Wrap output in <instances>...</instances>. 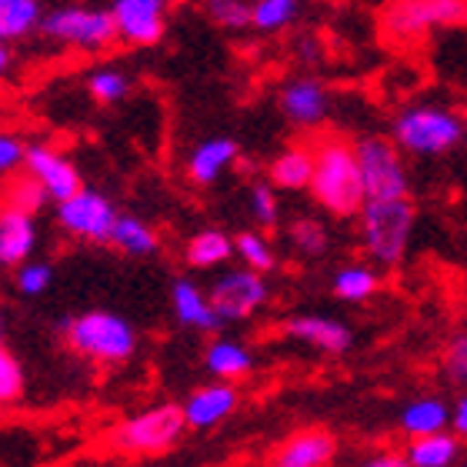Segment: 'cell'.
Wrapping results in <instances>:
<instances>
[{"label": "cell", "instance_id": "cell-42", "mask_svg": "<svg viewBox=\"0 0 467 467\" xmlns=\"http://www.w3.org/2000/svg\"><path fill=\"white\" fill-rule=\"evenodd\" d=\"M464 130H467V114H464Z\"/></svg>", "mask_w": 467, "mask_h": 467}, {"label": "cell", "instance_id": "cell-43", "mask_svg": "<svg viewBox=\"0 0 467 467\" xmlns=\"http://www.w3.org/2000/svg\"><path fill=\"white\" fill-rule=\"evenodd\" d=\"M458 467H467V464H458Z\"/></svg>", "mask_w": 467, "mask_h": 467}, {"label": "cell", "instance_id": "cell-18", "mask_svg": "<svg viewBox=\"0 0 467 467\" xmlns=\"http://www.w3.org/2000/svg\"><path fill=\"white\" fill-rule=\"evenodd\" d=\"M241 157V144L234 137H207L187 157V177L201 187H211L227 174V167Z\"/></svg>", "mask_w": 467, "mask_h": 467}, {"label": "cell", "instance_id": "cell-30", "mask_svg": "<svg viewBox=\"0 0 467 467\" xmlns=\"http://www.w3.org/2000/svg\"><path fill=\"white\" fill-rule=\"evenodd\" d=\"M287 241L297 254L304 257H321L327 251V244H331V234H327V224L317 221V217H294L291 227H287Z\"/></svg>", "mask_w": 467, "mask_h": 467}, {"label": "cell", "instance_id": "cell-1", "mask_svg": "<svg viewBox=\"0 0 467 467\" xmlns=\"http://www.w3.org/2000/svg\"><path fill=\"white\" fill-rule=\"evenodd\" d=\"M311 197L331 217H358L368 204L354 140L344 134H324L314 140Z\"/></svg>", "mask_w": 467, "mask_h": 467}, {"label": "cell", "instance_id": "cell-10", "mask_svg": "<svg viewBox=\"0 0 467 467\" xmlns=\"http://www.w3.org/2000/svg\"><path fill=\"white\" fill-rule=\"evenodd\" d=\"M117 207L110 204L108 194L84 187L78 197L57 204V224L64 234L88 244H110V234L117 224Z\"/></svg>", "mask_w": 467, "mask_h": 467}, {"label": "cell", "instance_id": "cell-12", "mask_svg": "<svg viewBox=\"0 0 467 467\" xmlns=\"http://www.w3.org/2000/svg\"><path fill=\"white\" fill-rule=\"evenodd\" d=\"M110 14H114L120 44H130V47H154L167 34L164 0H117Z\"/></svg>", "mask_w": 467, "mask_h": 467}, {"label": "cell", "instance_id": "cell-8", "mask_svg": "<svg viewBox=\"0 0 467 467\" xmlns=\"http://www.w3.org/2000/svg\"><path fill=\"white\" fill-rule=\"evenodd\" d=\"M380 20L388 37L410 40L434 27L467 24V4L464 0H404V4H390Z\"/></svg>", "mask_w": 467, "mask_h": 467}, {"label": "cell", "instance_id": "cell-13", "mask_svg": "<svg viewBox=\"0 0 467 467\" xmlns=\"http://www.w3.org/2000/svg\"><path fill=\"white\" fill-rule=\"evenodd\" d=\"M281 114L294 127L317 130L331 114V90L321 78H291L281 88Z\"/></svg>", "mask_w": 467, "mask_h": 467}, {"label": "cell", "instance_id": "cell-21", "mask_svg": "<svg viewBox=\"0 0 467 467\" xmlns=\"http://www.w3.org/2000/svg\"><path fill=\"white\" fill-rule=\"evenodd\" d=\"M448 428H451V408L448 400L441 398H414L400 410V431L410 441L434 438V434H444Z\"/></svg>", "mask_w": 467, "mask_h": 467}, {"label": "cell", "instance_id": "cell-37", "mask_svg": "<svg viewBox=\"0 0 467 467\" xmlns=\"http://www.w3.org/2000/svg\"><path fill=\"white\" fill-rule=\"evenodd\" d=\"M441 368H444V378L451 384H467V334L451 337L448 348H444V358H441Z\"/></svg>", "mask_w": 467, "mask_h": 467}, {"label": "cell", "instance_id": "cell-2", "mask_svg": "<svg viewBox=\"0 0 467 467\" xmlns=\"http://www.w3.org/2000/svg\"><path fill=\"white\" fill-rule=\"evenodd\" d=\"M464 114L444 104H410L390 120V140L398 144L400 154L410 157L451 154L464 140Z\"/></svg>", "mask_w": 467, "mask_h": 467}, {"label": "cell", "instance_id": "cell-15", "mask_svg": "<svg viewBox=\"0 0 467 467\" xmlns=\"http://www.w3.org/2000/svg\"><path fill=\"white\" fill-rule=\"evenodd\" d=\"M241 404V390L234 384H204L187 394V400L181 404L184 408V420L191 431H211L217 424H224L234 410Z\"/></svg>", "mask_w": 467, "mask_h": 467}, {"label": "cell", "instance_id": "cell-22", "mask_svg": "<svg viewBox=\"0 0 467 467\" xmlns=\"http://www.w3.org/2000/svg\"><path fill=\"white\" fill-rule=\"evenodd\" d=\"M204 368L214 374L221 384H231V380L247 378L254 370V354L244 348L241 341H231V337H217V341L207 344L204 350Z\"/></svg>", "mask_w": 467, "mask_h": 467}, {"label": "cell", "instance_id": "cell-17", "mask_svg": "<svg viewBox=\"0 0 467 467\" xmlns=\"http://www.w3.org/2000/svg\"><path fill=\"white\" fill-rule=\"evenodd\" d=\"M171 304H174L177 324H184L197 334H214L221 331V317L211 307V297L201 284H194L191 277H177L171 287Z\"/></svg>", "mask_w": 467, "mask_h": 467}, {"label": "cell", "instance_id": "cell-36", "mask_svg": "<svg viewBox=\"0 0 467 467\" xmlns=\"http://www.w3.org/2000/svg\"><path fill=\"white\" fill-rule=\"evenodd\" d=\"M204 10H207V17L224 30L251 27V4H244V0H211Z\"/></svg>", "mask_w": 467, "mask_h": 467}, {"label": "cell", "instance_id": "cell-19", "mask_svg": "<svg viewBox=\"0 0 467 467\" xmlns=\"http://www.w3.org/2000/svg\"><path fill=\"white\" fill-rule=\"evenodd\" d=\"M34 251H37V224H34V217L0 207V267L17 271V267H24L30 261Z\"/></svg>", "mask_w": 467, "mask_h": 467}, {"label": "cell", "instance_id": "cell-38", "mask_svg": "<svg viewBox=\"0 0 467 467\" xmlns=\"http://www.w3.org/2000/svg\"><path fill=\"white\" fill-rule=\"evenodd\" d=\"M27 140L10 130H0V174H17V167L27 164Z\"/></svg>", "mask_w": 467, "mask_h": 467}, {"label": "cell", "instance_id": "cell-7", "mask_svg": "<svg viewBox=\"0 0 467 467\" xmlns=\"http://www.w3.org/2000/svg\"><path fill=\"white\" fill-rule=\"evenodd\" d=\"M40 34L50 40H57L64 47H78L88 50V54H100V50H110L117 44V24L114 14L104 7H54L44 14V24H40Z\"/></svg>", "mask_w": 467, "mask_h": 467}, {"label": "cell", "instance_id": "cell-23", "mask_svg": "<svg viewBox=\"0 0 467 467\" xmlns=\"http://www.w3.org/2000/svg\"><path fill=\"white\" fill-rule=\"evenodd\" d=\"M234 257V237L221 227H207V231H197L191 241L184 244V261L187 267L194 271H214V267H224Z\"/></svg>", "mask_w": 467, "mask_h": 467}, {"label": "cell", "instance_id": "cell-11", "mask_svg": "<svg viewBox=\"0 0 467 467\" xmlns=\"http://www.w3.org/2000/svg\"><path fill=\"white\" fill-rule=\"evenodd\" d=\"M24 171H27V174L47 191L50 201H57V204H64V201H70V197H78L80 191H84L78 164L50 144H30Z\"/></svg>", "mask_w": 467, "mask_h": 467}, {"label": "cell", "instance_id": "cell-26", "mask_svg": "<svg viewBox=\"0 0 467 467\" xmlns=\"http://www.w3.org/2000/svg\"><path fill=\"white\" fill-rule=\"evenodd\" d=\"M47 10L37 0H0V37L4 44L37 34Z\"/></svg>", "mask_w": 467, "mask_h": 467}, {"label": "cell", "instance_id": "cell-14", "mask_svg": "<svg viewBox=\"0 0 467 467\" xmlns=\"http://www.w3.org/2000/svg\"><path fill=\"white\" fill-rule=\"evenodd\" d=\"M337 458V438L327 428L294 431L281 448L274 451L267 467H331Z\"/></svg>", "mask_w": 467, "mask_h": 467}, {"label": "cell", "instance_id": "cell-39", "mask_svg": "<svg viewBox=\"0 0 467 467\" xmlns=\"http://www.w3.org/2000/svg\"><path fill=\"white\" fill-rule=\"evenodd\" d=\"M358 467H410L404 451H374L370 458H364Z\"/></svg>", "mask_w": 467, "mask_h": 467}, {"label": "cell", "instance_id": "cell-5", "mask_svg": "<svg viewBox=\"0 0 467 467\" xmlns=\"http://www.w3.org/2000/svg\"><path fill=\"white\" fill-rule=\"evenodd\" d=\"M187 420L181 404H154V408L140 410L134 418H124L108 434V444L117 454L127 458H147V454H164L184 438Z\"/></svg>", "mask_w": 467, "mask_h": 467}, {"label": "cell", "instance_id": "cell-32", "mask_svg": "<svg viewBox=\"0 0 467 467\" xmlns=\"http://www.w3.org/2000/svg\"><path fill=\"white\" fill-rule=\"evenodd\" d=\"M297 10L301 7L294 0H257L251 4V27L261 34H277L297 20Z\"/></svg>", "mask_w": 467, "mask_h": 467}, {"label": "cell", "instance_id": "cell-35", "mask_svg": "<svg viewBox=\"0 0 467 467\" xmlns=\"http://www.w3.org/2000/svg\"><path fill=\"white\" fill-rule=\"evenodd\" d=\"M14 284L24 297H40L54 284V267L47 261H27L24 267L14 271Z\"/></svg>", "mask_w": 467, "mask_h": 467}, {"label": "cell", "instance_id": "cell-3", "mask_svg": "<svg viewBox=\"0 0 467 467\" xmlns=\"http://www.w3.org/2000/svg\"><path fill=\"white\" fill-rule=\"evenodd\" d=\"M60 334L74 354L114 368L137 354V331L134 324L114 311H84L70 314L60 321Z\"/></svg>", "mask_w": 467, "mask_h": 467}, {"label": "cell", "instance_id": "cell-9", "mask_svg": "<svg viewBox=\"0 0 467 467\" xmlns=\"http://www.w3.org/2000/svg\"><path fill=\"white\" fill-rule=\"evenodd\" d=\"M211 307L221 317V324L234 321H247L251 314H257L271 297V287H267V277L254 271H244V267H231V271H221L211 284Z\"/></svg>", "mask_w": 467, "mask_h": 467}, {"label": "cell", "instance_id": "cell-20", "mask_svg": "<svg viewBox=\"0 0 467 467\" xmlns=\"http://www.w3.org/2000/svg\"><path fill=\"white\" fill-rule=\"evenodd\" d=\"M314 177V147L291 144L267 164V184L274 191H311Z\"/></svg>", "mask_w": 467, "mask_h": 467}, {"label": "cell", "instance_id": "cell-27", "mask_svg": "<svg viewBox=\"0 0 467 467\" xmlns=\"http://www.w3.org/2000/svg\"><path fill=\"white\" fill-rule=\"evenodd\" d=\"M331 287L337 301L360 304L378 294L380 274H378V267H370V264H344V267H337V274H334Z\"/></svg>", "mask_w": 467, "mask_h": 467}, {"label": "cell", "instance_id": "cell-4", "mask_svg": "<svg viewBox=\"0 0 467 467\" xmlns=\"http://www.w3.org/2000/svg\"><path fill=\"white\" fill-rule=\"evenodd\" d=\"M360 221V247L370 261L380 267H398L408 257L418 207L410 197L400 201H368L358 214Z\"/></svg>", "mask_w": 467, "mask_h": 467}, {"label": "cell", "instance_id": "cell-34", "mask_svg": "<svg viewBox=\"0 0 467 467\" xmlns=\"http://www.w3.org/2000/svg\"><path fill=\"white\" fill-rule=\"evenodd\" d=\"M24 394V368L14 350L0 341V404H14Z\"/></svg>", "mask_w": 467, "mask_h": 467}, {"label": "cell", "instance_id": "cell-28", "mask_svg": "<svg viewBox=\"0 0 467 467\" xmlns=\"http://www.w3.org/2000/svg\"><path fill=\"white\" fill-rule=\"evenodd\" d=\"M44 204H47V191H44V187H40L27 171L10 174L7 184L0 187V207H7V211H17V214L34 217Z\"/></svg>", "mask_w": 467, "mask_h": 467}, {"label": "cell", "instance_id": "cell-33", "mask_svg": "<svg viewBox=\"0 0 467 467\" xmlns=\"http://www.w3.org/2000/svg\"><path fill=\"white\" fill-rule=\"evenodd\" d=\"M247 204H251L254 224L277 227V221H281V201H277V191H274L267 181H254L251 194H247Z\"/></svg>", "mask_w": 467, "mask_h": 467}, {"label": "cell", "instance_id": "cell-25", "mask_svg": "<svg viewBox=\"0 0 467 467\" xmlns=\"http://www.w3.org/2000/svg\"><path fill=\"white\" fill-rule=\"evenodd\" d=\"M404 458H408L410 467H458L461 441L454 438L451 431H444V434H434V438L408 441Z\"/></svg>", "mask_w": 467, "mask_h": 467}, {"label": "cell", "instance_id": "cell-16", "mask_svg": "<svg viewBox=\"0 0 467 467\" xmlns=\"http://www.w3.org/2000/svg\"><path fill=\"white\" fill-rule=\"evenodd\" d=\"M284 334L301 344H311L324 354H334V358L348 354L354 344V331L348 324L327 317V314H297L291 321H284Z\"/></svg>", "mask_w": 467, "mask_h": 467}, {"label": "cell", "instance_id": "cell-24", "mask_svg": "<svg viewBox=\"0 0 467 467\" xmlns=\"http://www.w3.org/2000/svg\"><path fill=\"white\" fill-rule=\"evenodd\" d=\"M110 247H117L127 257H154L161 251V234L147 224L144 217L120 214L110 234Z\"/></svg>", "mask_w": 467, "mask_h": 467}, {"label": "cell", "instance_id": "cell-40", "mask_svg": "<svg viewBox=\"0 0 467 467\" xmlns=\"http://www.w3.org/2000/svg\"><path fill=\"white\" fill-rule=\"evenodd\" d=\"M451 434L454 438H467V394L464 398H458V404L451 408Z\"/></svg>", "mask_w": 467, "mask_h": 467}, {"label": "cell", "instance_id": "cell-41", "mask_svg": "<svg viewBox=\"0 0 467 467\" xmlns=\"http://www.w3.org/2000/svg\"><path fill=\"white\" fill-rule=\"evenodd\" d=\"M4 334H7V307L0 304V341H4Z\"/></svg>", "mask_w": 467, "mask_h": 467}, {"label": "cell", "instance_id": "cell-44", "mask_svg": "<svg viewBox=\"0 0 467 467\" xmlns=\"http://www.w3.org/2000/svg\"><path fill=\"white\" fill-rule=\"evenodd\" d=\"M0 44H4V37H0Z\"/></svg>", "mask_w": 467, "mask_h": 467}, {"label": "cell", "instance_id": "cell-6", "mask_svg": "<svg viewBox=\"0 0 467 467\" xmlns=\"http://www.w3.org/2000/svg\"><path fill=\"white\" fill-rule=\"evenodd\" d=\"M354 150H358L368 201H400V197H410L408 164H404V154H400L390 137L364 134L354 140Z\"/></svg>", "mask_w": 467, "mask_h": 467}, {"label": "cell", "instance_id": "cell-29", "mask_svg": "<svg viewBox=\"0 0 467 467\" xmlns=\"http://www.w3.org/2000/svg\"><path fill=\"white\" fill-rule=\"evenodd\" d=\"M234 254H237V261L244 264V271H254L267 277V274L277 267V251H274V244L264 237L261 231H241L234 237Z\"/></svg>", "mask_w": 467, "mask_h": 467}, {"label": "cell", "instance_id": "cell-31", "mask_svg": "<svg viewBox=\"0 0 467 467\" xmlns=\"http://www.w3.org/2000/svg\"><path fill=\"white\" fill-rule=\"evenodd\" d=\"M88 94L98 104L110 108V104H120V100L130 94V78H127L120 67H98L88 74Z\"/></svg>", "mask_w": 467, "mask_h": 467}]
</instances>
